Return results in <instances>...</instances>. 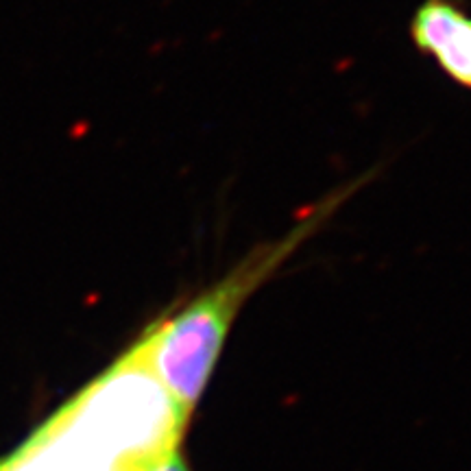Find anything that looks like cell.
Here are the masks:
<instances>
[{"label": "cell", "mask_w": 471, "mask_h": 471, "mask_svg": "<svg viewBox=\"0 0 471 471\" xmlns=\"http://www.w3.org/2000/svg\"><path fill=\"white\" fill-rule=\"evenodd\" d=\"M129 376L131 353L125 349L22 445L0 458V471H157L173 452H122V393Z\"/></svg>", "instance_id": "7a4b0ae2"}, {"label": "cell", "mask_w": 471, "mask_h": 471, "mask_svg": "<svg viewBox=\"0 0 471 471\" xmlns=\"http://www.w3.org/2000/svg\"><path fill=\"white\" fill-rule=\"evenodd\" d=\"M365 184L367 177H360L332 190L308 207L282 238L260 242L223 278L194 292L184 303H177L173 310L161 312L138 334L136 340L146 365L184 421L190 424L197 410L245 303Z\"/></svg>", "instance_id": "6da1fadb"}, {"label": "cell", "mask_w": 471, "mask_h": 471, "mask_svg": "<svg viewBox=\"0 0 471 471\" xmlns=\"http://www.w3.org/2000/svg\"><path fill=\"white\" fill-rule=\"evenodd\" d=\"M410 40L449 81L471 90V13L458 0H424L413 13Z\"/></svg>", "instance_id": "3957f363"}, {"label": "cell", "mask_w": 471, "mask_h": 471, "mask_svg": "<svg viewBox=\"0 0 471 471\" xmlns=\"http://www.w3.org/2000/svg\"><path fill=\"white\" fill-rule=\"evenodd\" d=\"M157 471H192V469H190L188 461L184 458L182 449H175L170 456L164 463H161V467Z\"/></svg>", "instance_id": "277c9868"}]
</instances>
